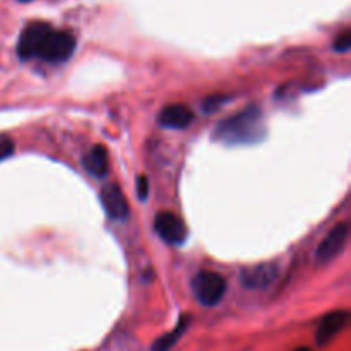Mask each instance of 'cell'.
Wrapping results in <instances>:
<instances>
[{
    "mask_svg": "<svg viewBox=\"0 0 351 351\" xmlns=\"http://www.w3.org/2000/svg\"><path fill=\"white\" fill-rule=\"evenodd\" d=\"M348 312L346 311H336L331 312V314L326 315L321 321L317 329V335H315V339H317L319 346H324L328 343H331L343 329L348 324Z\"/></svg>",
    "mask_w": 351,
    "mask_h": 351,
    "instance_id": "8",
    "label": "cell"
},
{
    "mask_svg": "<svg viewBox=\"0 0 351 351\" xmlns=\"http://www.w3.org/2000/svg\"><path fill=\"white\" fill-rule=\"evenodd\" d=\"M50 24L47 23H31L29 26L24 27V31L19 36V43H17V53L24 60H29L36 53V48L40 45L41 38L47 33Z\"/></svg>",
    "mask_w": 351,
    "mask_h": 351,
    "instance_id": "9",
    "label": "cell"
},
{
    "mask_svg": "<svg viewBox=\"0 0 351 351\" xmlns=\"http://www.w3.org/2000/svg\"><path fill=\"white\" fill-rule=\"evenodd\" d=\"M189 326V317H182L180 322L177 324V328L171 329L170 332H167L165 336H161L160 339H156V343L153 345V351H168L177 345L178 339L182 338V335L185 332Z\"/></svg>",
    "mask_w": 351,
    "mask_h": 351,
    "instance_id": "12",
    "label": "cell"
},
{
    "mask_svg": "<svg viewBox=\"0 0 351 351\" xmlns=\"http://www.w3.org/2000/svg\"><path fill=\"white\" fill-rule=\"evenodd\" d=\"M99 199H101L103 209L108 215V218L125 219L129 216V202H127V197L119 185L110 184L103 187Z\"/></svg>",
    "mask_w": 351,
    "mask_h": 351,
    "instance_id": "7",
    "label": "cell"
},
{
    "mask_svg": "<svg viewBox=\"0 0 351 351\" xmlns=\"http://www.w3.org/2000/svg\"><path fill=\"white\" fill-rule=\"evenodd\" d=\"M226 98L225 96H211V98H208L204 101V110L206 112H213V110H218V106L221 105V103H225Z\"/></svg>",
    "mask_w": 351,
    "mask_h": 351,
    "instance_id": "16",
    "label": "cell"
},
{
    "mask_svg": "<svg viewBox=\"0 0 351 351\" xmlns=\"http://www.w3.org/2000/svg\"><path fill=\"white\" fill-rule=\"evenodd\" d=\"M266 136L264 115L257 106H249L223 120L213 132V139L228 146L259 143Z\"/></svg>",
    "mask_w": 351,
    "mask_h": 351,
    "instance_id": "1",
    "label": "cell"
},
{
    "mask_svg": "<svg viewBox=\"0 0 351 351\" xmlns=\"http://www.w3.org/2000/svg\"><path fill=\"white\" fill-rule=\"evenodd\" d=\"M14 153V141L9 137H0V161L9 158Z\"/></svg>",
    "mask_w": 351,
    "mask_h": 351,
    "instance_id": "14",
    "label": "cell"
},
{
    "mask_svg": "<svg viewBox=\"0 0 351 351\" xmlns=\"http://www.w3.org/2000/svg\"><path fill=\"white\" fill-rule=\"evenodd\" d=\"M350 237V225L346 221L338 223L328 235L324 237L321 243H319V249L315 257H317L319 264H328L331 261H335L339 254L345 250L346 243H348Z\"/></svg>",
    "mask_w": 351,
    "mask_h": 351,
    "instance_id": "4",
    "label": "cell"
},
{
    "mask_svg": "<svg viewBox=\"0 0 351 351\" xmlns=\"http://www.w3.org/2000/svg\"><path fill=\"white\" fill-rule=\"evenodd\" d=\"M332 48H335V51H338V53H345V51L350 50V48H351V34L348 33V31H345V33L339 34V36L336 38Z\"/></svg>",
    "mask_w": 351,
    "mask_h": 351,
    "instance_id": "13",
    "label": "cell"
},
{
    "mask_svg": "<svg viewBox=\"0 0 351 351\" xmlns=\"http://www.w3.org/2000/svg\"><path fill=\"white\" fill-rule=\"evenodd\" d=\"M82 167L86 168L88 173H91L96 178H105L110 170V161L106 147L95 146L82 156Z\"/></svg>",
    "mask_w": 351,
    "mask_h": 351,
    "instance_id": "11",
    "label": "cell"
},
{
    "mask_svg": "<svg viewBox=\"0 0 351 351\" xmlns=\"http://www.w3.org/2000/svg\"><path fill=\"white\" fill-rule=\"evenodd\" d=\"M280 269L274 263H263L250 266L240 273V283L247 290H266L278 280Z\"/></svg>",
    "mask_w": 351,
    "mask_h": 351,
    "instance_id": "6",
    "label": "cell"
},
{
    "mask_svg": "<svg viewBox=\"0 0 351 351\" xmlns=\"http://www.w3.org/2000/svg\"><path fill=\"white\" fill-rule=\"evenodd\" d=\"M147 194H149V182H147V177L141 175L137 178V195H139L141 201H146Z\"/></svg>",
    "mask_w": 351,
    "mask_h": 351,
    "instance_id": "15",
    "label": "cell"
},
{
    "mask_svg": "<svg viewBox=\"0 0 351 351\" xmlns=\"http://www.w3.org/2000/svg\"><path fill=\"white\" fill-rule=\"evenodd\" d=\"M21 2H31V0H21Z\"/></svg>",
    "mask_w": 351,
    "mask_h": 351,
    "instance_id": "18",
    "label": "cell"
},
{
    "mask_svg": "<svg viewBox=\"0 0 351 351\" xmlns=\"http://www.w3.org/2000/svg\"><path fill=\"white\" fill-rule=\"evenodd\" d=\"M192 120H194V113L185 105H168L158 115L160 125L167 129H185L191 125Z\"/></svg>",
    "mask_w": 351,
    "mask_h": 351,
    "instance_id": "10",
    "label": "cell"
},
{
    "mask_svg": "<svg viewBox=\"0 0 351 351\" xmlns=\"http://www.w3.org/2000/svg\"><path fill=\"white\" fill-rule=\"evenodd\" d=\"M295 351H311L308 348H298V350H295Z\"/></svg>",
    "mask_w": 351,
    "mask_h": 351,
    "instance_id": "17",
    "label": "cell"
},
{
    "mask_svg": "<svg viewBox=\"0 0 351 351\" xmlns=\"http://www.w3.org/2000/svg\"><path fill=\"white\" fill-rule=\"evenodd\" d=\"M226 280L218 273L213 271H202L192 280V291L195 298L204 307H213L219 304L226 293Z\"/></svg>",
    "mask_w": 351,
    "mask_h": 351,
    "instance_id": "3",
    "label": "cell"
},
{
    "mask_svg": "<svg viewBox=\"0 0 351 351\" xmlns=\"http://www.w3.org/2000/svg\"><path fill=\"white\" fill-rule=\"evenodd\" d=\"M75 50V38L69 31H57L53 27H48L47 33L41 38L40 45L36 48L34 57L41 58L51 64H62L69 60Z\"/></svg>",
    "mask_w": 351,
    "mask_h": 351,
    "instance_id": "2",
    "label": "cell"
},
{
    "mask_svg": "<svg viewBox=\"0 0 351 351\" xmlns=\"http://www.w3.org/2000/svg\"><path fill=\"white\" fill-rule=\"evenodd\" d=\"M154 232L168 245H182L187 239L185 223L173 213H158L154 218Z\"/></svg>",
    "mask_w": 351,
    "mask_h": 351,
    "instance_id": "5",
    "label": "cell"
}]
</instances>
